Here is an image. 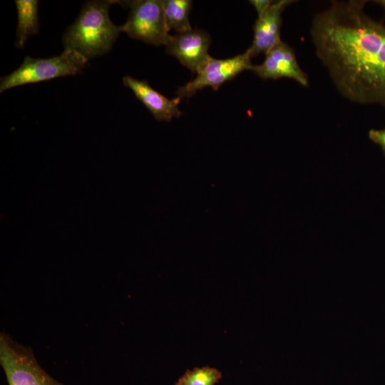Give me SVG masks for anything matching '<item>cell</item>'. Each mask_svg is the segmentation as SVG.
Masks as SVG:
<instances>
[{
	"mask_svg": "<svg viewBox=\"0 0 385 385\" xmlns=\"http://www.w3.org/2000/svg\"><path fill=\"white\" fill-rule=\"evenodd\" d=\"M366 2L332 1L314 16L310 34L344 97L385 107V25L364 12Z\"/></svg>",
	"mask_w": 385,
	"mask_h": 385,
	"instance_id": "1",
	"label": "cell"
},
{
	"mask_svg": "<svg viewBox=\"0 0 385 385\" xmlns=\"http://www.w3.org/2000/svg\"><path fill=\"white\" fill-rule=\"evenodd\" d=\"M115 3L118 1H87L63 36L64 50H73L88 60L109 52L122 32L108 14Z\"/></svg>",
	"mask_w": 385,
	"mask_h": 385,
	"instance_id": "2",
	"label": "cell"
},
{
	"mask_svg": "<svg viewBox=\"0 0 385 385\" xmlns=\"http://www.w3.org/2000/svg\"><path fill=\"white\" fill-rule=\"evenodd\" d=\"M87 61V58L73 50H64L61 54L48 58L26 56L17 69L1 78L0 92L19 86L76 75L82 71Z\"/></svg>",
	"mask_w": 385,
	"mask_h": 385,
	"instance_id": "3",
	"label": "cell"
},
{
	"mask_svg": "<svg viewBox=\"0 0 385 385\" xmlns=\"http://www.w3.org/2000/svg\"><path fill=\"white\" fill-rule=\"evenodd\" d=\"M0 364L9 385H64L38 363L32 350L0 334Z\"/></svg>",
	"mask_w": 385,
	"mask_h": 385,
	"instance_id": "4",
	"label": "cell"
},
{
	"mask_svg": "<svg viewBox=\"0 0 385 385\" xmlns=\"http://www.w3.org/2000/svg\"><path fill=\"white\" fill-rule=\"evenodd\" d=\"M118 3L130 9L127 21L120 26L122 32L146 43L165 46L170 35L165 19L163 0L118 1Z\"/></svg>",
	"mask_w": 385,
	"mask_h": 385,
	"instance_id": "5",
	"label": "cell"
},
{
	"mask_svg": "<svg viewBox=\"0 0 385 385\" xmlns=\"http://www.w3.org/2000/svg\"><path fill=\"white\" fill-rule=\"evenodd\" d=\"M252 66L251 57L247 51L225 59L211 57L195 78L178 89L177 96L181 99L190 98L197 91L207 86L217 90L224 83L244 71L252 70Z\"/></svg>",
	"mask_w": 385,
	"mask_h": 385,
	"instance_id": "6",
	"label": "cell"
},
{
	"mask_svg": "<svg viewBox=\"0 0 385 385\" xmlns=\"http://www.w3.org/2000/svg\"><path fill=\"white\" fill-rule=\"evenodd\" d=\"M210 41L206 31L195 29L170 35L165 48L170 55L175 56L192 73H197L211 58L208 53Z\"/></svg>",
	"mask_w": 385,
	"mask_h": 385,
	"instance_id": "7",
	"label": "cell"
},
{
	"mask_svg": "<svg viewBox=\"0 0 385 385\" xmlns=\"http://www.w3.org/2000/svg\"><path fill=\"white\" fill-rule=\"evenodd\" d=\"M251 71L265 80L287 78L302 86H309L308 78L299 67L294 49L283 41L268 51L263 62L253 65Z\"/></svg>",
	"mask_w": 385,
	"mask_h": 385,
	"instance_id": "8",
	"label": "cell"
},
{
	"mask_svg": "<svg viewBox=\"0 0 385 385\" xmlns=\"http://www.w3.org/2000/svg\"><path fill=\"white\" fill-rule=\"evenodd\" d=\"M295 2L292 0L272 1L267 11L257 18L254 25L253 41L246 51L252 58L264 53L282 41L280 29L282 22V14L285 9Z\"/></svg>",
	"mask_w": 385,
	"mask_h": 385,
	"instance_id": "9",
	"label": "cell"
},
{
	"mask_svg": "<svg viewBox=\"0 0 385 385\" xmlns=\"http://www.w3.org/2000/svg\"><path fill=\"white\" fill-rule=\"evenodd\" d=\"M123 83L133 92L156 120L170 121L173 118H179L182 115L178 108L180 98L177 96L169 99L153 88L146 81H140L130 76H124Z\"/></svg>",
	"mask_w": 385,
	"mask_h": 385,
	"instance_id": "10",
	"label": "cell"
},
{
	"mask_svg": "<svg viewBox=\"0 0 385 385\" xmlns=\"http://www.w3.org/2000/svg\"><path fill=\"white\" fill-rule=\"evenodd\" d=\"M15 4L18 24L14 45L19 48H23L27 39L38 33V1L16 0Z\"/></svg>",
	"mask_w": 385,
	"mask_h": 385,
	"instance_id": "11",
	"label": "cell"
},
{
	"mask_svg": "<svg viewBox=\"0 0 385 385\" xmlns=\"http://www.w3.org/2000/svg\"><path fill=\"white\" fill-rule=\"evenodd\" d=\"M165 19L169 30L173 29L178 34L192 30L189 21V14L192 2L190 0L163 1Z\"/></svg>",
	"mask_w": 385,
	"mask_h": 385,
	"instance_id": "12",
	"label": "cell"
},
{
	"mask_svg": "<svg viewBox=\"0 0 385 385\" xmlns=\"http://www.w3.org/2000/svg\"><path fill=\"white\" fill-rule=\"evenodd\" d=\"M222 373L208 366L188 369L174 385H215Z\"/></svg>",
	"mask_w": 385,
	"mask_h": 385,
	"instance_id": "13",
	"label": "cell"
},
{
	"mask_svg": "<svg viewBox=\"0 0 385 385\" xmlns=\"http://www.w3.org/2000/svg\"><path fill=\"white\" fill-rule=\"evenodd\" d=\"M369 138L379 145L385 155V128L381 130L371 129L368 133Z\"/></svg>",
	"mask_w": 385,
	"mask_h": 385,
	"instance_id": "14",
	"label": "cell"
},
{
	"mask_svg": "<svg viewBox=\"0 0 385 385\" xmlns=\"http://www.w3.org/2000/svg\"><path fill=\"white\" fill-rule=\"evenodd\" d=\"M250 3L254 6L257 18L262 16L271 6L272 1L270 0H251Z\"/></svg>",
	"mask_w": 385,
	"mask_h": 385,
	"instance_id": "15",
	"label": "cell"
},
{
	"mask_svg": "<svg viewBox=\"0 0 385 385\" xmlns=\"http://www.w3.org/2000/svg\"><path fill=\"white\" fill-rule=\"evenodd\" d=\"M373 2L382 7L385 11V0H376L373 1Z\"/></svg>",
	"mask_w": 385,
	"mask_h": 385,
	"instance_id": "16",
	"label": "cell"
}]
</instances>
